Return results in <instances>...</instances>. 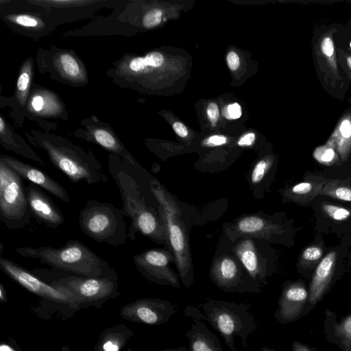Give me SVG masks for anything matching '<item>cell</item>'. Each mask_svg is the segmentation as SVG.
<instances>
[{"label": "cell", "instance_id": "42", "mask_svg": "<svg viewBox=\"0 0 351 351\" xmlns=\"http://www.w3.org/2000/svg\"><path fill=\"white\" fill-rule=\"evenodd\" d=\"M255 134L254 133H248L242 136L238 141V145L240 146H249L253 144L255 140Z\"/></svg>", "mask_w": 351, "mask_h": 351}, {"label": "cell", "instance_id": "34", "mask_svg": "<svg viewBox=\"0 0 351 351\" xmlns=\"http://www.w3.org/2000/svg\"><path fill=\"white\" fill-rule=\"evenodd\" d=\"M14 20L15 23L24 27H35L38 25V21L35 17L27 14L17 15Z\"/></svg>", "mask_w": 351, "mask_h": 351}, {"label": "cell", "instance_id": "19", "mask_svg": "<svg viewBox=\"0 0 351 351\" xmlns=\"http://www.w3.org/2000/svg\"><path fill=\"white\" fill-rule=\"evenodd\" d=\"M233 250L249 276L258 284L267 285L266 279L269 273L263 263L254 241L250 239H243L235 245Z\"/></svg>", "mask_w": 351, "mask_h": 351}, {"label": "cell", "instance_id": "12", "mask_svg": "<svg viewBox=\"0 0 351 351\" xmlns=\"http://www.w3.org/2000/svg\"><path fill=\"white\" fill-rule=\"evenodd\" d=\"M176 313V309L171 302L158 298L138 300L122 309L125 319L151 326L167 322Z\"/></svg>", "mask_w": 351, "mask_h": 351}, {"label": "cell", "instance_id": "26", "mask_svg": "<svg viewBox=\"0 0 351 351\" xmlns=\"http://www.w3.org/2000/svg\"><path fill=\"white\" fill-rule=\"evenodd\" d=\"M272 162L268 159H261L258 161L250 173V183L256 185L262 182L269 171Z\"/></svg>", "mask_w": 351, "mask_h": 351}, {"label": "cell", "instance_id": "17", "mask_svg": "<svg viewBox=\"0 0 351 351\" xmlns=\"http://www.w3.org/2000/svg\"><path fill=\"white\" fill-rule=\"evenodd\" d=\"M26 192L32 215L37 219L52 228L64 223V217L60 210L39 186L29 183Z\"/></svg>", "mask_w": 351, "mask_h": 351}, {"label": "cell", "instance_id": "16", "mask_svg": "<svg viewBox=\"0 0 351 351\" xmlns=\"http://www.w3.org/2000/svg\"><path fill=\"white\" fill-rule=\"evenodd\" d=\"M336 258L337 253L331 251L317 266L308 287V300L303 317L310 313L330 290L335 274Z\"/></svg>", "mask_w": 351, "mask_h": 351}, {"label": "cell", "instance_id": "41", "mask_svg": "<svg viewBox=\"0 0 351 351\" xmlns=\"http://www.w3.org/2000/svg\"><path fill=\"white\" fill-rule=\"evenodd\" d=\"M291 351H317L315 348L299 341H293L291 343Z\"/></svg>", "mask_w": 351, "mask_h": 351}, {"label": "cell", "instance_id": "25", "mask_svg": "<svg viewBox=\"0 0 351 351\" xmlns=\"http://www.w3.org/2000/svg\"><path fill=\"white\" fill-rule=\"evenodd\" d=\"M58 64L63 73L71 78H77L81 75V69L75 58L69 54L64 53L59 56Z\"/></svg>", "mask_w": 351, "mask_h": 351}, {"label": "cell", "instance_id": "13", "mask_svg": "<svg viewBox=\"0 0 351 351\" xmlns=\"http://www.w3.org/2000/svg\"><path fill=\"white\" fill-rule=\"evenodd\" d=\"M308 300V288L301 281H287L278 300L274 313L276 319L282 324H288L300 319Z\"/></svg>", "mask_w": 351, "mask_h": 351}, {"label": "cell", "instance_id": "35", "mask_svg": "<svg viewBox=\"0 0 351 351\" xmlns=\"http://www.w3.org/2000/svg\"><path fill=\"white\" fill-rule=\"evenodd\" d=\"M207 115L212 123H216L219 117V110L215 103H210L207 107Z\"/></svg>", "mask_w": 351, "mask_h": 351}, {"label": "cell", "instance_id": "37", "mask_svg": "<svg viewBox=\"0 0 351 351\" xmlns=\"http://www.w3.org/2000/svg\"><path fill=\"white\" fill-rule=\"evenodd\" d=\"M227 111L231 119H239L241 116V108L237 103L230 104Z\"/></svg>", "mask_w": 351, "mask_h": 351}, {"label": "cell", "instance_id": "7", "mask_svg": "<svg viewBox=\"0 0 351 351\" xmlns=\"http://www.w3.org/2000/svg\"><path fill=\"white\" fill-rule=\"evenodd\" d=\"M29 208L23 178L0 160V220L9 229L19 230L29 223Z\"/></svg>", "mask_w": 351, "mask_h": 351}, {"label": "cell", "instance_id": "21", "mask_svg": "<svg viewBox=\"0 0 351 351\" xmlns=\"http://www.w3.org/2000/svg\"><path fill=\"white\" fill-rule=\"evenodd\" d=\"M191 329L185 336L191 351H223L219 338L200 319H193Z\"/></svg>", "mask_w": 351, "mask_h": 351}, {"label": "cell", "instance_id": "27", "mask_svg": "<svg viewBox=\"0 0 351 351\" xmlns=\"http://www.w3.org/2000/svg\"><path fill=\"white\" fill-rule=\"evenodd\" d=\"M337 156L336 151L326 144L317 147L313 152L314 158L319 163L326 165L333 164Z\"/></svg>", "mask_w": 351, "mask_h": 351}, {"label": "cell", "instance_id": "5", "mask_svg": "<svg viewBox=\"0 0 351 351\" xmlns=\"http://www.w3.org/2000/svg\"><path fill=\"white\" fill-rule=\"evenodd\" d=\"M37 143L47 153L52 164L73 183H104L108 178L93 155L70 143L55 138H40Z\"/></svg>", "mask_w": 351, "mask_h": 351}, {"label": "cell", "instance_id": "20", "mask_svg": "<svg viewBox=\"0 0 351 351\" xmlns=\"http://www.w3.org/2000/svg\"><path fill=\"white\" fill-rule=\"evenodd\" d=\"M234 228V231L239 235H247L265 239H270L273 236L282 234L284 232L278 224L256 215L239 218Z\"/></svg>", "mask_w": 351, "mask_h": 351}, {"label": "cell", "instance_id": "10", "mask_svg": "<svg viewBox=\"0 0 351 351\" xmlns=\"http://www.w3.org/2000/svg\"><path fill=\"white\" fill-rule=\"evenodd\" d=\"M243 267L235 258L222 255L213 263L210 278L220 289L226 292L258 293L261 285L243 274Z\"/></svg>", "mask_w": 351, "mask_h": 351}, {"label": "cell", "instance_id": "18", "mask_svg": "<svg viewBox=\"0 0 351 351\" xmlns=\"http://www.w3.org/2000/svg\"><path fill=\"white\" fill-rule=\"evenodd\" d=\"M324 333L328 342L335 344L341 351H351V309L338 320L336 313L326 308Z\"/></svg>", "mask_w": 351, "mask_h": 351}, {"label": "cell", "instance_id": "24", "mask_svg": "<svg viewBox=\"0 0 351 351\" xmlns=\"http://www.w3.org/2000/svg\"><path fill=\"white\" fill-rule=\"evenodd\" d=\"M319 195L345 202H351V184L341 180H327Z\"/></svg>", "mask_w": 351, "mask_h": 351}, {"label": "cell", "instance_id": "49", "mask_svg": "<svg viewBox=\"0 0 351 351\" xmlns=\"http://www.w3.org/2000/svg\"><path fill=\"white\" fill-rule=\"evenodd\" d=\"M350 47L351 48V41H350Z\"/></svg>", "mask_w": 351, "mask_h": 351}, {"label": "cell", "instance_id": "3", "mask_svg": "<svg viewBox=\"0 0 351 351\" xmlns=\"http://www.w3.org/2000/svg\"><path fill=\"white\" fill-rule=\"evenodd\" d=\"M150 188L158 204V214L166 229L167 244L174 255L179 277L185 287H190L194 282L193 269L180 208L158 181L152 180Z\"/></svg>", "mask_w": 351, "mask_h": 351}, {"label": "cell", "instance_id": "8", "mask_svg": "<svg viewBox=\"0 0 351 351\" xmlns=\"http://www.w3.org/2000/svg\"><path fill=\"white\" fill-rule=\"evenodd\" d=\"M0 269L21 287L38 296L62 304H75L81 302L69 291L47 284L28 269L7 258L1 256Z\"/></svg>", "mask_w": 351, "mask_h": 351}, {"label": "cell", "instance_id": "39", "mask_svg": "<svg viewBox=\"0 0 351 351\" xmlns=\"http://www.w3.org/2000/svg\"><path fill=\"white\" fill-rule=\"evenodd\" d=\"M184 312L187 316L191 317L193 319H200L202 318L205 319V315H202L195 307L187 306Z\"/></svg>", "mask_w": 351, "mask_h": 351}, {"label": "cell", "instance_id": "40", "mask_svg": "<svg viewBox=\"0 0 351 351\" xmlns=\"http://www.w3.org/2000/svg\"><path fill=\"white\" fill-rule=\"evenodd\" d=\"M227 138L226 136L222 135H214L208 138L206 143L209 145H222L226 144Z\"/></svg>", "mask_w": 351, "mask_h": 351}, {"label": "cell", "instance_id": "33", "mask_svg": "<svg viewBox=\"0 0 351 351\" xmlns=\"http://www.w3.org/2000/svg\"><path fill=\"white\" fill-rule=\"evenodd\" d=\"M338 55L339 56V62L351 81V55L340 49H338Z\"/></svg>", "mask_w": 351, "mask_h": 351}, {"label": "cell", "instance_id": "47", "mask_svg": "<svg viewBox=\"0 0 351 351\" xmlns=\"http://www.w3.org/2000/svg\"><path fill=\"white\" fill-rule=\"evenodd\" d=\"M5 123H4V121H3V119L2 117L0 118V132H1V134H3L4 132V130H5Z\"/></svg>", "mask_w": 351, "mask_h": 351}, {"label": "cell", "instance_id": "28", "mask_svg": "<svg viewBox=\"0 0 351 351\" xmlns=\"http://www.w3.org/2000/svg\"><path fill=\"white\" fill-rule=\"evenodd\" d=\"M322 208L328 217L336 221L346 220L351 215L350 210L330 204H323Z\"/></svg>", "mask_w": 351, "mask_h": 351}, {"label": "cell", "instance_id": "22", "mask_svg": "<svg viewBox=\"0 0 351 351\" xmlns=\"http://www.w3.org/2000/svg\"><path fill=\"white\" fill-rule=\"evenodd\" d=\"M326 144L336 151L343 162L347 160L351 152V112L342 117Z\"/></svg>", "mask_w": 351, "mask_h": 351}, {"label": "cell", "instance_id": "31", "mask_svg": "<svg viewBox=\"0 0 351 351\" xmlns=\"http://www.w3.org/2000/svg\"><path fill=\"white\" fill-rule=\"evenodd\" d=\"M162 12L160 9H152L147 12L143 19V24L147 28L158 25L162 19Z\"/></svg>", "mask_w": 351, "mask_h": 351}, {"label": "cell", "instance_id": "11", "mask_svg": "<svg viewBox=\"0 0 351 351\" xmlns=\"http://www.w3.org/2000/svg\"><path fill=\"white\" fill-rule=\"evenodd\" d=\"M133 261L138 271L149 280L180 288L178 276L170 267L171 263H176L171 250L148 249L134 255Z\"/></svg>", "mask_w": 351, "mask_h": 351}, {"label": "cell", "instance_id": "29", "mask_svg": "<svg viewBox=\"0 0 351 351\" xmlns=\"http://www.w3.org/2000/svg\"><path fill=\"white\" fill-rule=\"evenodd\" d=\"M30 81L31 69L26 66L23 71L21 72L16 83L17 93L21 103L25 101Z\"/></svg>", "mask_w": 351, "mask_h": 351}, {"label": "cell", "instance_id": "32", "mask_svg": "<svg viewBox=\"0 0 351 351\" xmlns=\"http://www.w3.org/2000/svg\"><path fill=\"white\" fill-rule=\"evenodd\" d=\"M322 256V248L316 245L307 247L302 254V260L306 262L317 261L320 259Z\"/></svg>", "mask_w": 351, "mask_h": 351}, {"label": "cell", "instance_id": "14", "mask_svg": "<svg viewBox=\"0 0 351 351\" xmlns=\"http://www.w3.org/2000/svg\"><path fill=\"white\" fill-rule=\"evenodd\" d=\"M333 28L322 34L315 45V54L318 69L325 82L332 87L341 86L343 79L339 73L333 35Z\"/></svg>", "mask_w": 351, "mask_h": 351}, {"label": "cell", "instance_id": "44", "mask_svg": "<svg viewBox=\"0 0 351 351\" xmlns=\"http://www.w3.org/2000/svg\"><path fill=\"white\" fill-rule=\"evenodd\" d=\"M0 300L1 302L6 301V292L2 284H0Z\"/></svg>", "mask_w": 351, "mask_h": 351}, {"label": "cell", "instance_id": "43", "mask_svg": "<svg viewBox=\"0 0 351 351\" xmlns=\"http://www.w3.org/2000/svg\"><path fill=\"white\" fill-rule=\"evenodd\" d=\"M176 133L180 137H186L188 135V130L186 126L180 122H175L173 125Z\"/></svg>", "mask_w": 351, "mask_h": 351}, {"label": "cell", "instance_id": "9", "mask_svg": "<svg viewBox=\"0 0 351 351\" xmlns=\"http://www.w3.org/2000/svg\"><path fill=\"white\" fill-rule=\"evenodd\" d=\"M117 280L116 272L103 277L70 276L60 278L51 285L69 291L81 302H103L118 293Z\"/></svg>", "mask_w": 351, "mask_h": 351}, {"label": "cell", "instance_id": "4", "mask_svg": "<svg viewBox=\"0 0 351 351\" xmlns=\"http://www.w3.org/2000/svg\"><path fill=\"white\" fill-rule=\"evenodd\" d=\"M199 306L204 313V319L219 333L231 351H238L234 344L236 336L239 337L242 346L247 348V337L258 329L247 304L210 299Z\"/></svg>", "mask_w": 351, "mask_h": 351}, {"label": "cell", "instance_id": "45", "mask_svg": "<svg viewBox=\"0 0 351 351\" xmlns=\"http://www.w3.org/2000/svg\"><path fill=\"white\" fill-rule=\"evenodd\" d=\"M160 351H191L190 350H188L184 346H180L178 348H167L162 350Z\"/></svg>", "mask_w": 351, "mask_h": 351}, {"label": "cell", "instance_id": "2", "mask_svg": "<svg viewBox=\"0 0 351 351\" xmlns=\"http://www.w3.org/2000/svg\"><path fill=\"white\" fill-rule=\"evenodd\" d=\"M16 252L21 256L37 259L42 263L78 276L103 277L115 272L105 260L76 240H69L58 248L23 247H17Z\"/></svg>", "mask_w": 351, "mask_h": 351}, {"label": "cell", "instance_id": "46", "mask_svg": "<svg viewBox=\"0 0 351 351\" xmlns=\"http://www.w3.org/2000/svg\"><path fill=\"white\" fill-rule=\"evenodd\" d=\"M0 351H16L8 345L4 344L0 346Z\"/></svg>", "mask_w": 351, "mask_h": 351}, {"label": "cell", "instance_id": "38", "mask_svg": "<svg viewBox=\"0 0 351 351\" xmlns=\"http://www.w3.org/2000/svg\"><path fill=\"white\" fill-rule=\"evenodd\" d=\"M31 106L36 112L42 111L45 106L44 98L41 95H36L32 99Z\"/></svg>", "mask_w": 351, "mask_h": 351}, {"label": "cell", "instance_id": "48", "mask_svg": "<svg viewBox=\"0 0 351 351\" xmlns=\"http://www.w3.org/2000/svg\"><path fill=\"white\" fill-rule=\"evenodd\" d=\"M261 351H276L274 349L269 348L267 347H263L261 349Z\"/></svg>", "mask_w": 351, "mask_h": 351}, {"label": "cell", "instance_id": "1", "mask_svg": "<svg viewBox=\"0 0 351 351\" xmlns=\"http://www.w3.org/2000/svg\"><path fill=\"white\" fill-rule=\"evenodd\" d=\"M108 165L110 174L122 199L123 214L131 219L128 238L134 241L136 234L140 232L158 243H167L166 229L159 214L146 204L137 181L126 170L119 157L111 156Z\"/></svg>", "mask_w": 351, "mask_h": 351}, {"label": "cell", "instance_id": "23", "mask_svg": "<svg viewBox=\"0 0 351 351\" xmlns=\"http://www.w3.org/2000/svg\"><path fill=\"white\" fill-rule=\"evenodd\" d=\"M326 180L322 178H316L298 183L287 189L285 196L291 201L306 203L319 195Z\"/></svg>", "mask_w": 351, "mask_h": 351}, {"label": "cell", "instance_id": "6", "mask_svg": "<svg viewBox=\"0 0 351 351\" xmlns=\"http://www.w3.org/2000/svg\"><path fill=\"white\" fill-rule=\"evenodd\" d=\"M122 209L107 202L88 199L79 213L81 230L91 239L117 247L126 243L127 223Z\"/></svg>", "mask_w": 351, "mask_h": 351}, {"label": "cell", "instance_id": "15", "mask_svg": "<svg viewBox=\"0 0 351 351\" xmlns=\"http://www.w3.org/2000/svg\"><path fill=\"white\" fill-rule=\"evenodd\" d=\"M0 160L16 171L23 178L29 180L30 183L37 185L63 202L71 201L63 186L45 172L8 155H1Z\"/></svg>", "mask_w": 351, "mask_h": 351}, {"label": "cell", "instance_id": "30", "mask_svg": "<svg viewBox=\"0 0 351 351\" xmlns=\"http://www.w3.org/2000/svg\"><path fill=\"white\" fill-rule=\"evenodd\" d=\"M122 340L118 335H107L101 340L99 351H120Z\"/></svg>", "mask_w": 351, "mask_h": 351}, {"label": "cell", "instance_id": "36", "mask_svg": "<svg viewBox=\"0 0 351 351\" xmlns=\"http://www.w3.org/2000/svg\"><path fill=\"white\" fill-rule=\"evenodd\" d=\"M227 63L232 71H236L240 64L238 55L233 51H230L227 55Z\"/></svg>", "mask_w": 351, "mask_h": 351}]
</instances>
